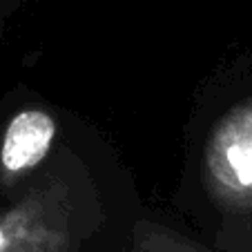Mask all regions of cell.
Wrapping results in <instances>:
<instances>
[{"instance_id": "cell-2", "label": "cell", "mask_w": 252, "mask_h": 252, "mask_svg": "<svg viewBox=\"0 0 252 252\" xmlns=\"http://www.w3.org/2000/svg\"><path fill=\"white\" fill-rule=\"evenodd\" d=\"M58 123L40 107L18 110L0 134V188H14L45 161L54 145Z\"/></svg>"}, {"instance_id": "cell-1", "label": "cell", "mask_w": 252, "mask_h": 252, "mask_svg": "<svg viewBox=\"0 0 252 252\" xmlns=\"http://www.w3.org/2000/svg\"><path fill=\"white\" fill-rule=\"evenodd\" d=\"M205 167L221 196L237 203L252 201V98L217 123L205 150Z\"/></svg>"}]
</instances>
